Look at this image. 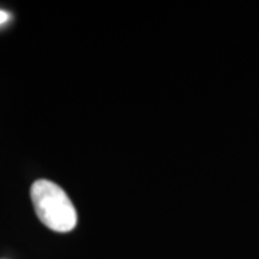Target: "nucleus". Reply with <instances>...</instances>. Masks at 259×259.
Segmentation results:
<instances>
[{
  "mask_svg": "<svg viewBox=\"0 0 259 259\" xmlns=\"http://www.w3.org/2000/svg\"><path fill=\"white\" fill-rule=\"evenodd\" d=\"M10 15L8 12H5V10H0V25H3V23H6L8 20H9Z\"/></svg>",
  "mask_w": 259,
  "mask_h": 259,
  "instance_id": "nucleus-2",
  "label": "nucleus"
},
{
  "mask_svg": "<svg viewBox=\"0 0 259 259\" xmlns=\"http://www.w3.org/2000/svg\"><path fill=\"white\" fill-rule=\"evenodd\" d=\"M30 197L39 221L55 232H71L76 226V210L64 189L49 180L32 185Z\"/></svg>",
  "mask_w": 259,
  "mask_h": 259,
  "instance_id": "nucleus-1",
  "label": "nucleus"
}]
</instances>
